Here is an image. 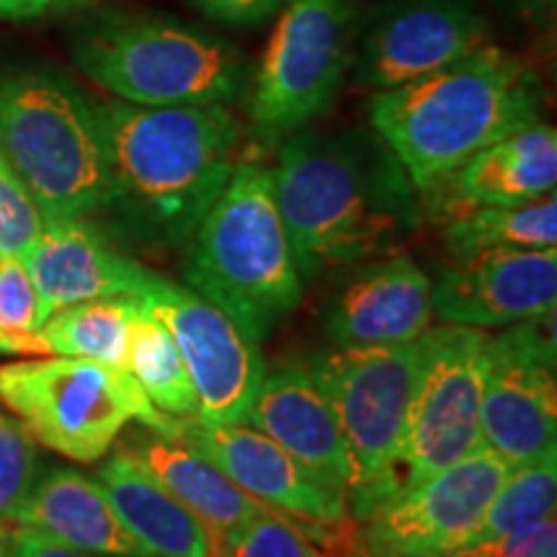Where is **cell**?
<instances>
[{"instance_id":"7a4b0ae2","label":"cell","mask_w":557,"mask_h":557,"mask_svg":"<svg viewBox=\"0 0 557 557\" xmlns=\"http://www.w3.org/2000/svg\"><path fill=\"white\" fill-rule=\"evenodd\" d=\"M107 143V201L150 248L186 243L238 165L243 124L230 107L99 103Z\"/></svg>"},{"instance_id":"8d00e7d4","label":"cell","mask_w":557,"mask_h":557,"mask_svg":"<svg viewBox=\"0 0 557 557\" xmlns=\"http://www.w3.org/2000/svg\"><path fill=\"white\" fill-rule=\"evenodd\" d=\"M315 557H325V555H318V553H315Z\"/></svg>"},{"instance_id":"4fadbf2b","label":"cell","mask_w":557,"mask_h":557,"mask_svg":"<svg viewBox=\"0 0 557 557\" xmlns=\"http://www.w3.org/2000/svg\"><path fill=\"white\" fill-rule=\"evenodd\" d=\"M137 302L145 315L163 323L176 341L197 389L199 421H246L267 374L259 341L250 338L218 305L163 276Z\"/></svg>"},{"instance_id":"e0dca14e","label":"cell","mask_w":557,"mask_h":557,"mask_svg":"<svg viewBox=\"0 0 557 557\" xmlns=\"http://www.w3.org/2000/svg\"><path fill=\"white\" fill-rule=\"evenodd\" d=\"M24 263L37 287L41 323L52 312L88 299H139L160 278L156 271L120 253L88 218L45 222Z\"/></svg>"},{"instance_id":"8992f818","label":"cell","mask_w":557,"mask_h":557,"mask_svg":"<svg viewBox=\"0 0 557 557\" xmlns=\"http://www.w3.org/2000/svg\"><path fill=\"white\" fill-rule=\"evenodd\" d=\"M90 81L135 107H230L248 62L230 41L169 13H111L75 41Z\"/></svg>"},{"instance_id":"44dd1931","label":"cell","mask_w":557,"mask_h":557,"mask_svg":"<svg viewBox=\"0 0 557 557\" xmlns=\"http://www.w3.org/2000/svg\"><path fill=\"white\" fill-rule=\"evenodd\" d=\"M122 451L143 465L191 513H197L212 529L218 542L267 511V506L240 491L186 436H165L152 429H137L124 438Z\"/></svg>"},{"instance_id":"7402d4cb","label":"cell","mask_w":557,"mask_h":557,"mask_svg":"<svg viewBox=\"0 0 557 557\" xmlns=\"http://www.w3.org/2000/svg\"><path fill=\"white\" fill-rule=\"evenodd\" d=\"M96 480L148 557H218L212 529L122 449L101 465Z\"/></svg>"},{"instance_id":"52a82bcc","label":"cell","mask_w":557,"mask_h":557,"mask_svg":"<svg viewBox=\"0 0 557 557\" xmlns=\"http://www.w3.org/2000/svg\"><path fill=\"white\" fill-rule=\"evenodd\" d=\"M0 403L34 442L75 462H96L129 421L165 436L184 434V418L158 410L129 369L73 357H39L0 367Z\"/></svg>"},{"instance_id":"d590c367","label":"cell","mask_w":557,"mask_h":557,"mask_svg":"<svg viewBox=\"0 0 557 557\" xmlns=\"http://www.w3.org/2000/svg\"><path fill=\"white\" fill-rule=\"evenodd\" d=\"M11 521H3L0 519V557L5 555V547H9V540H11Z\"/></svg>"},{"instance_id":"8fae6325","label":"cell","mask_w":557,"mask_h":557,"mask_svg":"<svg viewBox=\"0 0 557 557\" xmlns=\"http://www.w3.org/2000/svg\"><path fill=\"white\" fill-rule=\"evenodd\" d=\"M555 364V310L487 338L480 436L483 447L511 468L537 462L557 449Z\"/></svg>"},{"instance_id":"2e32d148","label":"cell","mask_w":557,"mask_h":557,"mask_svg":"<svg viewBox=\"0 0 557 557\" xmlns=\"http://www.w3.org/2000/svg\"><path fill=\"white\" fill-rule=\"evenodd\" d=\"M199 451L212 459L240 491L271 511L305 521L348 517L344 491L325 485L287 449L250 423H205L184 418V434Z\"/></svg>"},{"instance_id":"9a60e30c","label":"cell","mask_w":557,"mask_h":557,"mask_svg":"<svg viewBox=\"0 0 557 557\" xmlns=\"http://www.w3.org/2000/svg\"><path fill=\"white\" fill-rule=\"evenodd\" d=\"M557 302V250L504 248L459 256L431 284V310L442 323L468 329L513 325Z\"/></svg>"},{"instance_id":"e575fe53","label":"cell","mask_w":557,"mask_h":557,"mask_svg":"<svg viewBox=\"0 0 557 557\" xmlns=\"http://www.w3.org/2000/svg\"><path fill=\"white\" fill-rule=\"evenodd\" d=\"M517 5L527 13V16L545 18V16H549V13H553L555 0H517Z\"/></svg>"},{"instance_id":"ba28073f","label":"cell","mask_w":557,"mask_h":557,"mask_svg":"<svg viewBox=\"0 0 557 557\" xmlns=\"http://www.w3.org/2000/svg\"><path fill=\"white\" fill-rule=\"evenodd\" d=\"M421 364V344L351 346L308 367L329 395L357 468L348 506L357 521L403 491V444Z\"/></svg>"},{"instance_id":"cb8c5ba5","label":"cell","mask_w":557,"mask_h":557,"mask_svg":"<svg viewBox=\"0 0 557 557\" xmlns=\"http://www.w3.org/2000/svg\"><path fill=\"white\" fill-rule=\"evenodd\" d=\"M139 312L137 297H107L67 305L41 323L39 336L50 357L99 361L114 369H129V336Z\"/></svg>"},{"instance_id":"603a6c76","label":"cell","mask_w":557,"mask_h":557,"mask_svg":"<svg viewBox=\"0 0 557 557\" xmlns=\"http://www.w3.org/2000/svg\"><path fill=\"white\" fill-rule=\"evenodd\" d=\"M13 524L34 527L99 557H148L116 517L99 480L67 468L37 478Z\"/></svg>"},{"instance_id":"ffe728a7","label":"cell","mask_w":557,"mask_h":557,"mask_svg":"<svg viewBox=\"0 0 557 557\" xmlns=\"http://www.w3.org/2000/svg\"><path fill=\"white\" fill-rule=\"evenodd\" d=\"M557 132L540 122L513 132L491 148L465 160L455 173L426 194H447L438 207H517L555 194Z\"/></svg>"},{"instance_id":"3957f363","label":"cell","mask_w":557,"mask_h":557,"mask_svg":"<svg viewBox=\"0 0 557 557\" xmlns=\"http://www.w3.org/2000/svg\"><path fill=\"white\" fill-rule=\"evenodd\" d=\"M542 107L545 94L532 65L487 41L436 73L377 90L369 124L413 189L426 194L475 152L540 124Z\"/></svg>"},{"instance_id":"83f0119b","label":"cell","mask_w":557,"mask_h":557,"mask_svg":"<svg viewBox=\"0 0 557 557\" xmlns=\"http://www.w3.org/2000/svg\"><path fill=\"white\" fill-rule=\"evenodd\" d=\"M39 457L24 423L0 413V519L16 521L21 506L37 483Z\"/></svg>"},{"instance_id":"5bb4252c","label":"cell","mask_w":557,"mask_h":557,"mask_svg":"<svg viewBox=\"0 0 557 557\" xmlns=\"http://www.w3.org/2000/svg\"><path fill=\"white\" fill-rule=\"evenodd\" d=\"M491 41V24L472 0H389L354 58L359 86L400 88L468 58Z\"/></svg>"},{"instance_id":"4dcf8cb0","label":"cell","mask_w":557,"mask_h":557,"mask_svg":"<svg viewBox=\"0 0 557 557\" xmlns=\"http://www.w3.org/2000/svg\"><path fill=\"white\" fill-rule=\"evenodd\" d=\"M39 295L21 259H0V331H39Z\"/></svg>"},{"instance_id":"d6a6232c","label":"cell","mask_w":557,"mask_h":557,"mask_svg":"<svg viewBox=\"0 0 557 557\" xmlns=\"http://www.w3.org/2000/svg\"><path fill=\"white\" fill-rule=\"evenodd\" d=\"M3 557H99L83 553V549H75L65 545V542L50 537V534L39 532L34 527L13 524L11 527V540L9 547H5Z\"/></svg>"},{"instance_id":"9c48e42d","label":"cell","mask_w":557,"mask_h":557,"mask_svg":"<svg viewBox=\"0 0 557 557\" xmlns=\"http://www.w3.org/2000/svg\"><path fill=\"white\" fill-rule=\"evenodd\" d=\"M354 0H284L248 99L259 135L289 137L331 109L354 62Z\"/></svg>"},{"instance_id":"1f68e13d","label":"cell","mask_w":557,"mask_h":557,"mask_svg":"<svg viewBox=\"0 0 557 557\" xmlns=\"http://www.w3.org/2000/svg\"><path fill=\"white\" fill-rule=\"evenodd\" d=\"M205 16L227 26H259L282 9L284 0H194Z\"/></svg>"},{"instance_id":"d4e9b609","label":"cell","mask_w":557,"mask_h":557,"mask_svg":"<svg viewBox=\"0 0 557 557\" xmlns=\"http://www.w3.org/2000/svg\"><path fill=\"white\" fill-rule=\"evenodd\" d=\"M442 235L455 259L480 250L555 248L557 199L549 194L517 207L451 209Z\"/></svg>"},{"instance_id":"7c38bea8","label":"cell","mask_w":557,"mask_h":557,"mask_svg":"<svg viewBox=\"0 0 557 557\" xmlns=\"http://www.w3.org/2000/svg\"><path fill=\"white\" fill-rule=\"evenodd\" d=\"M511 465L480 447L447 470L406 487L357 527L359 557H442L475 532Z\"/></svg>"},{"instance_id":"4316f807","label":"cell","mask_w":557,"mask_h":557,"mask_svg":"<svg viewBox=\"0 0 557 557\" xmlns=\"http://www.w3.org/2000/svg\"><path fill=\"white\" fill-rule=\"evenodd\" d=\"M557 500V449L547 451L537 462L511 468L496 496L491 498L485 513L480 517L475 532L462 547L504 537L508 532L534 524L555 513Z\"/></svg>"},{"instance_id":"ac0fdd59","label":"cell","mask_w":557,"mask_h":557,"mask_svg":"<svg viewBox=\"0 0 557 557\" xmlns=\"http://www.w3.org/2000/svg\"><path fill=\"white\" fill-rule=\"evenodd\" d=\"M246 423L274 438L325 485L351 496L357 468L329 395L308 367H278L263 374Z\"/></svg>"},{"instance_id":"484cf974","label":"cell","mask_w":557,"mask_h":557,"mask_svg":"<svg viewBox=\"0 0 557 557\" xmlns=\"http://www.w3.org/2000/svg\"><path fill=\"white\" fill-rule=\"evenodd\" d=\"M127 367L152 406L176 418H197L199 400L176 341L156 318L137 312Z\"/></svg>"},{"instance_id":"6da1fadb","label":"cell","mask_w":557,"mask_h":557,"mask_svg":"<svg viewBox=\"0 0 557 557\" xmlns=\"http://www.w3.org/2000/svg\"><path fill=\"white\" fill-rule=\"evenodd\" d=\"M271 173L302 278L395 256L421 222L413 184L380 137L299 129Z\"/></svg>"},{"instance_id":"836d02e7","label":"cell","mask_w":557,"mask_h":557,"mask_svg":"<svg viewBox=\"0 0 557 557\" xmlns=\"http://www.w3.org/2000/svg\"><path fill=\"white\" fill-rule=\"evenodd\" d=\"M62 0H0V16L5 18H34L52 11Z\"/></svg>"},{"instance_id":"f546056e","label":"cell","mask_w":557,"mask_h":557,"mask_svg":"<svg viewBox=\"0 0 557 557\" xmlns=\"http://www.w3.org/2000/svg\"><path fill=\"white\" fill-rule=\"evenodd\" d=\"M45 220H41L24 181L11 169L0 152V259H21L37 243Z\"/></svg>"},{"instance_id":"30bf717a","label":"cell","mask_w":557,"mask_h":557,"mask_svg":"<svg viewBox=\"0 0 557 557\" xmlns=\"http://www.w3.org/2000/svg\"><path fill=\"white\" fill-rule=\"evenodd\" d=\"M487 338L480 329L449 323L418 336L421 364L403 444V491L483 447L480 400Z\"/></svg>"},{"instance_id":"d6986e66","label":"cell","mask_w":557,"mask_h":557,"mask_svg":"<svg viewBox=\"0 0 557 557\" xmlns=\"http://www.w3.org/2000/svg\"><path fill=\"white\" fill-rule=\"evenodd\" d=\"M431 278L410 256L364 263L333 299L325 329L338 348L408 344L431 329Z\"/></svg>"},{"instance_id":"277c9868","label":"cell","mask_w":557,"mask_h":557,"mask_svg":"<svg viewBox=\"0 0 557 557\" xmlns=\"http://www.w3.org/2000/svg\"><path fill=\"white\" fill-rule=\"evenodd\" d=\"M186 284L225 310L253 341L302 299L295 253L274 197V173L238 163L191 235Z\"/></svg>"},{"instance_id":"5b68a950","label":"cell","mask_w":557,"mask_h":557,"mask_svg":"<svg viewBox=\"0 0 557 557\" xmlns=\"http://www.w3.org/2000/svg\"><path fill=\"white\" fill-rule=\"evenodd\" d=\"M0 152L45 222L103 209L109 171L99 103L65 75L34 67L0 78Z\"/></svg>"},{"instance_id":"f1b7e54d","label":"cell","mask_w":557,"mask_h":557,"mask_svg":"<svg viewBox=\"0 0 557 557\" xmlns=\"http://www.w3.org/2000/svg\"><path fill=\"white\" fill-rule=\"evenodd\" d=\"M218 557H315V547L292 521L267 508L225 534L218 542Z\"/></svg>"}]
</instances>
